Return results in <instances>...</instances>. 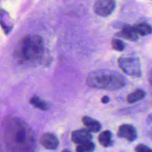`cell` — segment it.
<instances>
[{
    "instance_id": "cell-1",
    "label": "cell",
    "mask_w": 152,
    "mask_h": 152,
    "mask_svg": "<svg viewBox=\"0 0 152 152\" xmlns=\"http://www.w3.org/2000/svg\"><path fill=\"white\" fill-rule=\"evenodd\" d=\"M86 84L93 88L114 91L126 86V80L121 74L113 70L97 69L88 75Z\"/></svg>"
},
{
    "instance_id": "cell-2",
    "label": "cell",
    "mask_w": 152,
    "mask_h": 152,
    "mask_svg": "<svg viewBox=\"0 0 152 152\" xmlns=\"http://www.w3.org/2000/svg\"><path fill=\"white\" fill-rule=\"evenodd\" d=\"M44 43L41 37L28 34L21 39L17 47L18 58L23 62H34L42 56Z\"/></svg>"
},
{
    "instance_id": "cell-3",
    "label": "cell",
    "mask_w": 152,
    "mask_h": 152,
    "mask_svg": "<svg viewBox=\"0 0 152 152\" xmlns=\"http://www.w3.org/2000/svg\"><path fill=\"white\" fill-rule=\"evenodd\" d=\"M5 140L12 148L19 149L28 148L32 142L33 137L28 127L23 122L13 119L6 127Z\"/></svg>"
},
{
    "instance_id": "cell-4",
    "label": "cell",
    "mask_w": 152,
    "mask_h": 152,
    "mask_svg": "<svg viewBox=\"0 0 152 152\" xmlns=\"http://www.w3.org/2000/svg\"><path fill=\"white\" fill-rule=\"evenodd\" d=\"M118 65L126 75L134 77H140L142 75L140 61L134 55L127 54L121 56L118 59Z\"/></svg>"
},
{
    "instance_id": "cell-5",
    "label": "cell",
    "mask_w": 152,
    "mask_h": 152,
    "mask_svg": "<svg viewBox=\"0 0 152 152\" xmlns=\"http://www.w3.org/2000/svg\"><path fill=\"white\" fill-rule=\"evenodd\" d=\"M116 7V2L113 0H99L94 2L93 6L94 11L100 16H109Z\"/></svg>"
},
{
    "instance_id": "cell-6",
    "label": "cell",
    "mask_w": 152,
    "mask_h": 152,
    "mask_svg": "<svg viewBox=\"0 0 152 152\" xmlns=\"http://www.w3.org/2000/svg\"><path fill=\"white\" fill-rule=\"evenodd\" d=\"M117 135L121 138H125L129 142H133L137 139V134L135 128L129 124H123L118 128Z\"/></svg>"
},
{
    "instance_id": "cell-7",
    "label": "cell",
    "mask_w": 152,
    "mask_h": 152,
    "mask_svg": "<svg viewBox=\"0 0 152 152\" xmlns=\"http://www.w3.org/2000/svg\"><path fill=\"white\" fill-rule=\"evenodd\" d=\"M91 139V134L90 133V132L88 129H78V130L74 131L71 134V140H72V142L76 144H78V145L84 143V142H89Z\"/></svg>"
},
{
    "instance_id": "cell-8",
    "label": "cell",
    "mask_w": 152,
    "mask_h": 152,
    "mask_svg": "<svg viewBox=\"0 0 152 152\" xmlns=\"http://www.w3.org/2000/svg\"><path fill=\"white\" fill-rule=\"evenodd\" d=\"M40 143L44 148L48 150H55L59 145V140L54 134L51 133L43 134L40 137Z\"/></svg>"
},
{
    "instance_id": "cell-9",
    "label": "cell",
    "mask_w": 152,
    "mask_h": 152,
    "mask_svg": "<svg viewBox=\"0 0 152 152\" xmlns=\"http://www.w3.org/2000/svg\"><path fill=\"white\" fill-rule=\"evenodd\" d=\"M117 35L120 37L131 41H136L138 39V34L135 31L134 26H130V25H125L122 28V31L117 34Z\"/></svg>"
},
{
    "instance_id": "cell-10",
    "label": "cell",
    "mask_w": 152,
    "mask_h": 152,
    "mask_svg": "<svg viewBox=\"0 0 152 152\" xmlns=\"http://www.w3.org/2000/svg\"><path fill=\"white\" fill-rule=\"evenodd\" d=\"M82 121L89 132H98L101 129V124L94 119L89 117H84L82 119Z\"/></svg>"
},
{
    "instance_id": "cell-11",
    "label": "cell",
    "mask_w": 152,
    "mask_h": 152,
    "mask_svg": "<svg viewBox=\"0 0 152 152\" xmlns=\"http://www.w3.org/2000/svg\"><path fill=\"white\" fill-rule=\"evenodd\" d=\"M98 140L103 147L108 148V147L111 146L113 145L112 134L110 131H104L99 135Z\"/></svg>"
},
{
    "instance_id": "cell-12",
    "label": "cell",
    "mask_w": 152,
    "mask_h": 152,
    "mask_svg": "<svg viewBox=\"0 0 152 152\" xmlns=\"http://www.w3.org/2000/svg\"><path fill=\"white\" fill-rule=\"evenodd\" d=\"M145 96V92L141 89H137L132 93L129 94L126 97V100L129 103H134L137 101L141 100Z\"/></svg>"
},
{
    "instance_id": "cell-13",
    "label": "cell",
    "mask_w": 152,
    "mask_h": 152,
    "mask_svg": "<svg viewBox=\"0 0 152 152\" xmlns=\"http://www.w3.org/2000/svg\"><path fill=\"white\" fill-rule=\"evenodd\" d=\"M135 31L138 34V35L142 36H146L148 34H151L152 33V27L149 24L145 23V22H142V23H139L137 25L134 26Z\"/></svg>"
},
{
    "instance_id": "cell-14",
    "label": "cell",
    "mask_w": 152,
    "mask_h": 152,
    "mask_svg": "<svg viewBox=\"0 0 152 152\" xmlns=\"http://www.w3.org/2000/svg\"><path fill=\"white\" fill-rule=\"evenodd\" d=\"M30 103L32 105H34L35 108H38V109L41 110V111H46L48 108V104L43 100H42L39 96H36V95H34V96H33L31 98Z\"/></svg>"
},
{
    "instance_id": "cell-15",
    "label": "cell",
    "mask_w": 152,
    "mask_h": 152,
    "mask_svg": "<svg viewBox=\"0 0 152 152\" xmlns=\"http://www.w3.org/2000/svg\"><path fill=\"white\" fill-rule=\"evenodd\" d=\"M95 148V145L91 141L80 144L77 146L76 152H93Z\"/></svg>"
},
{
    "instance_id": "cell-16",
    "label": "cell",
    "mask_w": 152,
    "mask_h": 152,
    "mask_svg": "<svg viewBox=\"0 0 152 152\" xmlns=\"http://www.w3.org/2000/svg\"><path fill=\"white\" fill-rule=\"evenodd\" d=\"M111 46L113 49L117 51H123L125 49V44L123 41L118 39H114L111 41Z\"/></svg>"
},
{
    "instance_id": "cell-17",
    "label": "cell",
    "mask_w": 152,
    "mask_h": 152,
    "mask_svg": "<svg viewBox=\"0 0 152 152\" xmlns=\"http://www.w3.org/2000/svg\"><path fill=\"white\" fill-rule=\"evenodd\" d=\"M135 152H152V149L143 144H139L135 147Z\"/></svg>"
},
{
    "instance_id": "cell-18",
    "label": "cell",
    "mask_w": 152,
    "mask_h": 152,
    "mask_svg": "<svg viewBox=\"0 0 152 152\" xmlns=\"http://www.w3.org/2000/svg\"><path fill=\"white\" fill-rule=\"evenodd\" d=\"M101 101H102V103H104V104L108 103V102H109V97H108V96H102V99H101Z\"/></svg>"
},
{
    "instance_id": "cell-19",
    "label": "cell",
    "mask_w": 152,
    "mask_h": 152,
    "mask_svg": "<svg viewBox=\"0 0 152 152\" xmlns=\"http://www.w3.org/2000/svg\"><path fill=\"white\" fill-rule=\"evenodd\" d=\"M148 82H149L150 85L152 86V69L150 71L149 76H148Z\"/></svg>"
},
{
    "instance_id": "cell-20",
    "label": "cell",
    "mask_w": 152,
    "mask_h": 152,
    "mask_svg": "<svg viewBox=\"0 0 152 152\" xmlns=\"http://www.w3.org/2000/svg\"><path fill=\"white\" fill-rule=\"evenodd\" d=\"M62 152H71V151H70L69 150H67L66 149V150H64V151H62Z\"/></svg>"
}]
</instances>
